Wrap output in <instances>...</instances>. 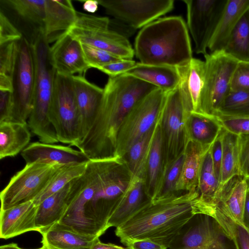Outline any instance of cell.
<instances>
[{
  "instance_id": "7c38bea8",
  "label": "cell",
  "mask_w": 249,
  "mask_h": 249,
  "mask_svg": "<svg viewBox=\"0 0 249 249\" xmlns=\"http://www.w3.org/2000/svg\"><path fill=\"white\" fill-rule=\"evenodd\" d=\"M18 49L12 75L13 109L11 122L27 123L33 108L35 64L32 45L24 36L18 42Z\"/></svg>"
},
{
  "instance_id": "2e32d148",
  "label": "cell",
  "mask_w": 249,
  "mask_h": 249,
  "mask_svg": "<svg viewBox=\"0 0 249 249\" xmlns=\"http://www.w3.org/2000/svg\"><path fill=\"white\" fill-rule=\"evenodd\" d=\"M50 63L55 72L66 76L83 75L90 67L87 64L81 43L67 32L62 34L50 47Z\"/></svg>"
},
{
  "instance_id": "e575fe53",
  "label": "cell",
  "mask_w": 249,
  "mask_h": 249,
  "mask_svg": "<svg viewBox=\"0 0 249 249\" xmlns=\"http://www.w3.org/2000/svg\"><path fill=\"white\" fill-rule=\"evenodd\" d=\"M45 0H4L1 3L9 7L24 21L43 33Z\"/></svg>"
},
{
  "instance_id": "5b68a950",
  "label": "cell",
  "mask_w": 249,
  "mask_h": 249,
  "mask_svg": "<svg viewBox=\"0 0 249 249\" xmlns=\"http://www.w3.org/2000/svg\"><path fill=\"white\" fill-rule=\"evenodd\" d=\"M31 44L35 76L33 108L28 124L40 142L53 144L59 142L49 117L55 71L50 61V46L43 33L36 35Z\"/></svg>"
},
{
  "instance_id": "3957f363",
  "label": "cell",
  "mask_w": 249,
  "mask_h": 249,
  "mask_svg": "<svg viewBox=\"0 0 249 249\" xmlns=\"http://www.w3.org/2000/svg\"><path fill=\"white\" fill-rule=\"evenodd\" d=\"M134 50L140 62L147 65L179 68L193 58L189 31L180 16L159 18L142 28Z\"/></svg>"
},
{
  "instance_id": "f907efd6",
  "label": "cell",
  "mask_w": 249,
  "mask_h": 249,
  "mask_svg": "<svg viewBox=\"0 0 249 249\" xmlns=\"http://www.w3.org/2000/svg\"><path fill=\"white\" fill-rule=\"evenodd\" d=\"M126 246L128 249H167L166 246L148 239L135 240Z\"/></svg>"
},
{
  "instance_id": "6f0895ef",
  "label": "cell",
  "mask_w": 249,
  "mask_h": 249,
  "mask_svg": "<svg viewBox=\"0 0 249 249\" xmlns=\"http://www.w3.org/2000/svg\"><path fill=\"white\" fill-rule=\"evenodd\" d=\"M36 249H49L44 246H42L41 248Z\"/></svg>"
},
{
  "instance_id": "d4e9b609",
  "label": "cell",
  "mask_w": 249,
  "mask_h": 249,
  "mask_svg": "<svg viewBox=\"0 0 249 249\" xmlns=\"http://www.w3.org/2000/svg\"><path fill=\"white\" fill-rule=\"evenodd\" d=\"M219 188L220 183L214 174L210 148L203 156L199 174V196L196 206L199 213L214 217Z\"/></svg>"
},
{
  "instance_id": "e0dca14e",
  "label": "cell",
  "mask_w": 249,
  "mask_h": 249,
  "mask_svg": "<svg viewBox=\"0 0 249 249\" xmlns=\"http://www.w3.org/2000/svg\"><path fill=\"white\" fill-rule=\"evenodd\" d=\"M21 154L26 164L39 163L65 165L86 163L90 160L80 150H75L70 146L38 142L29 144Z\"/></svg>"
},
{
  "instance_id": "11a10c76",
  "label": "cell",
  "mask_w": 249,
  "mask_h": 249,
  "mask_svg": "<svg viewBox=\"0 0 249 249\" xmlns=\"http://www.w3.org/2000/svg\"><path fill=\"white\" fill-rule=\"evenodd\" d=\"M244 222L245 225L249 228V188L247 193L244 207Z\"/></svg>"
},
{
  "instance_id": "ba28073f",
  "label": "cell",
  "mask_w": 249,
  "mask_h": 249,
  "mask_svg": "<svg viewBox=\"0 0 249 249\" xmlns=\"http://www.w3.org/2000/svg\"><path fill=\"white\" fill-rule=\"evenodd\" d=\"M166 93L157 88L128 113L119 130L116 156L123 158L132 145L156 124L161 116Z\"/></svg>"
},
{
  "instance_id": "44dd1931",
  "label": "cell",
  "mask_w": 249,
  "mask_h": 249,
  "mask_svg": "<svg viewBox=\"0 0 249 249\" xmlns=\"http://www.w3.org/2000/svg\"><path fill=\"white\" fill-rule=\"evenodd\" d=\"M76 11L70 0H45L43 34L49 43L55 41L74 23Z\"/></svg>"
},
{
  "instance_id": "bcb514c9",
  "label": "cell",
  "mask_w": 249,
  "mask_h": 249,
  "mask_svg": "<svg viewBox=\"0 0 249 249\" xmlns=\"http://www.w3.org/2000/svg\"><path fill=\"white\" fill-rule=\"evenodd\" d=\"M23 36L4 13L0 12V44L20 40Z\"/></svg>"
},
{
  "instance_id": "7bdbcfd3",
  "label": "cell",
  "mask_w": 249,
  "mask_h": 249,
  "mask_svg": "<svg viewBox=\"0 0 249 249\" xmlns=\"http://www.w3.org/2000/svg\"><path fill=\"white\" fill-rule=\"evenodd\" d=\"M222 126L227 131L237 135H249V117L216 116Z\"/></svg>"
},
{
  "instance_id": "d6986e66",
  "label": "cell",
  "mask_w": 249,
  "mask_h": 249,
  "mask_svg": "<svg viewBox=\"0 0 249 249\" xmlns=\"http://www.w3.org/2000/svg\"><path fill=\"white\" fill-rule=\"evenodd\" d=\"M37 206L33 201L0 210V237L7 239L38 230L36 225Z\"/></svg>"
},
{
  "instance_id": "74e56055",
  "label": "cell",
  "mask_w": 249,
  "mask_h": 249,
  "mask_svg": "<svg viewBox=\"0 0 249 249\" xmlns=\"http://www.w3.org/2000/svg\"><path fill=\"white\" fill-rule=\"evenodd\" d=\"M88 162L72 163L63 166L54 176L44 190L33 201L34 204L38 206L48 197L58 192L72 180L83 174Z\"/></svg>"
},
{
  "instance_id": "f546056e",
  "label": "cell",
  "mask_w": 249,
  "mask_h": 249,
  "mask_svg": "<svg viewBox=\"0 0 249 249\" xmlns=\"http://www.w3.org/2000/svg\"><path fill=\"white\" fill-rule=\"evenodd\" d=\"M31 136L27 123H0V159L18 155L28 146Z\"/></svg>"
},
{
  "instance_id": "9c48e42d",
  "label": "cell",
  "mask_w": 249,
  "mask_h": 249,
  "mask_svg": "<svg viewBox=\"0 0 249 249\" xmlns=\"http://www.w3.org/2000/svg\"><path fill=\"white\" fill-rule=\"evenodd\" d=\"M204 57L205 81L197 113L216 116L221 105L231 91L232 78L238 62L223 51L207 53Z\"/></svg>"
},
{
  "instance_id": "7a4b0ae2",
  "label": "cell",
  "mask_w": 249,
  "mask_h": 249,
  "mask_svg": "<svg viewBox=\"0 0 249 249\" xmlns=\"http://www.w3.org/2000/svg\"><path fill=\"white\" fill-rule=\"evenodd\" d=\"M198 190L152 201L125 222L115 233L125 246L137 240L148 239L166 246L195 214Z\"/></svg>"
},
{
  "instance_id": "9a60e30c",
  "label": "cell",
  "mask_w": 249,
  "mask_h": 249,
  "mask_svg": "<svg viewBox=\"0 0 249 249\" xmlns=\"http://www.w3.org/2000/svg\"><path fill=\"white\" fill-rule=\"evenodd\" d=\"M106 13L135 30L142 28L172 11L173 0H98Z\"/></svg>"
},
{
  "instance_id": "83f0119b",
  "label": "cell",
  "mask_w": 249,
  "mask_h": 249,
  "mask_svg": "<svg viewBox=\"0 0 249 249\" xmlns=\"http://www.w3.org/2000/svg\"><path fill=\"white\" fill-rule=\"evenodd\" d=\"M249 9V0H227L208 46L210 53L223 51L239 19Z\"/></svg>"
},
{
  "instance_id": "680465c9",
  "label": "cell",
  "mask_w": 249,
  "mask_h": 249,
  "mask_svg": "<svg viewBox=\"0 0 249 249\" xmlns=\"http://www.w3.org/2000/svg\"><path fill=\"white\" fill-rule=\"evenodd\" d=\"M248 187H249V185H248Z\"/></svg>"
},
{
  "instance_id": "4fadbf2b",
  "label": "cell",
  "mask_w": 249,
  "mask_h": 249,
  "mask_svg": "<svg viewBox=\"0 0 249 249\" xmlns=\"http://www.w3.org/2000/svg\"><path fill=\"white\" fill-rule=\"evenodd\" d=\"M167 249H234V247L213 217L198 213L182 227Z\"/></svg>"
},
{
  "instance_id": "4316f807",
  "label": "cell",
  "mask_w": 249,
  "mask_h": 249,
  "mask_svg": "<svg viewBox=\"0 0 249 249\" xmlns=\"http://www.w3.org/2000/svg\"><path fill=\"white\" fill-rule=\"evenodd\" d=\"M124 74L148 83L166 93L176 89L181 80L177 67L147 65L140 62L136 63L133 68Z\"/></svg>"
},
{
  "instance_id": "ab89813d",
  "label": "cell",
  "mask_w": 249,
  "mask_h": 249,
  "mask_svg": "<svg viewBox=\"0 0 249 249\" xmlns=\"http://www.w3.org/2000/svg\"><path fill=\"white\" fill-rule=\"evenodd\" d=\"M184 159L183 152L165 168L160 191L154 200L164 199L179 195L177 193L176 186L180 175Z\"/></svg>"
},
{
  "instance_id": "cb8c5ba5",
  "label": "cell",
  "mask_w": 249,
  "mask_h": 249,
  "mask_svg": "<svg viewBox=\"0 0 249 249\" xmlns=\"http://www.w3.org/2000/svg\"><path fill=\"white\" fill-rule=\"evenodd\" d=\"M160 120V117L156 126L147 160L144 183L146 194L152 201L157 198L160 191L164 174V153Z\"/></svg>"
},
{
  "instance_id": "ee69618b",
  "label": "cell",
  "mask_w": 249,
  "mask_h": 249,
  "mask_svg": "<svg viewBox=\"0 0 249 249\" xmlns=\"http://www.w3.org/2000/svg\"><path fill=\"white\" fill-rule=\"evenodd\" d=\"M231 90L249 92V62H238L231 82Z\"/></svg>"
},
{
  "instance_id": "6da1fadb",
  "label": "cell",
  "mask_w": 249,
  "mask_h": 249,
  "mask_svg": "<svg viewBox=\"0 0 249 249\" xmlns=\"http://www.w3.org/2000/svg\"><path fill=\"white\" fill-rule=\"evenodd\" d=\"M157 88L124 74L109 77L92 124L74 146L90 160L116 156L118 133L124 119L140 101Z\"/></svg>"
},
{
  "instance_id": "30bf717a",
  "label": "cell",
  "mask_w": 249,
  "mask_h": 249,
  "mask_svg": "<svg viewBox=\"0 0 249 249\" xmlns=\"http://www.w3.org/2000/svg\"><path fill=\"white\" fill-rule=\"evenodd\" d=\"M190 112L185 104L179 86L166 93L160 120L164 171L184 152L188 140L186 123Z\"/></svg>"
},
{
  "instance_id": "60d3db41",
  "label": "cell",
  "mask_w": 249,
  "mask_h": 249,
  "mask_svg": "<svg viewBox=\"0 0 249 249\" xmlns=\"http://www.w3.org/2000/svg\"><path fill=\"white\" fill-rule=\"evenodd\" d=\"M82 47L85 60L90 68L99 70L105 65L122 59L108 52L90 45L82 44Z\"/></svg>"
},
{
  "instance_id": "7402d4cb",
  "label": "cell",
  "mask_w": 249,
  "mask_h": 249,
  "mask_svg": "<svg viewBox=\"0 0 249 249\" xmlns=\"http://www.w3.org/2000/svg\"><path fill=\"white\" fill-rule=\"evenodd\" d=\"M178 68L181 76L179 86L185 104L190 112H198L205 81V62L193 58L188 64Z\"/></svg>"
},
{
  "instance_id": "b9f144b4",
  "label": "cell",
  "mask_w": 249,
  "mask_h": 249,
  "mask_svg": "<svg viewBox=\"0 0 249 249\" xmlns=\"http://www.w3.org/2000/svg\"><path fill=\"white\" fill-rule=\"evenodd\" d=\"M18 41L0 44V74L12 77L17 57Z\"/></svg>"
},
{
  "instance_id": "f35d334b",
  "label": "cell",
  "mask_w": 249,
  "mask_h": 249,
  "mask_svg": "<svg viewBox=\"0 0 249 249\" xmlns=\"http://www.w3.org/2000/svg\"><path fill=\"white\" fill-rule=\"evenodd\" d=\"M217 116L249 117V92L231 90L221 105Z\"/></svg>"
},
{
  "instance_id": "277c9868",
  "label": "cell",
  "mask_w": 249,
  "mask_h": 249,
  "mask_svg": "<svg viewBox=\"0 0 249 249\" xmlns=\"http://www.w3.org/2000/svg\"><path fill=\"white\" fill-rule=\"evenodd\" d=\"M131 179V174L123 158L115 156L101 160L95 191L78 209L81 222L91 229L107 230L108 221Z\"/></svg>"
},
{
  "instance_id": "836d02e7",
  "label": "cell",
  "mask_w": 249,
  "mask_h": 249,
  "mask_svg": "<svg viewBox=\"0 0 249 249\" xmlns=\"http://www.w3.org/2000/svg\"><path fill=\"white\" fill-rule=\"evenodd\" d=\"M223 52L237 62H249V9L239 19Z\"/></svg>"
},
{
  "instance_id": "484cf974",
  "label": "cell",
  "mask_w": 249,
  "mask_h": 249,
  "mask_svg": "<svg viewBox=\"0 0 249 249\" xmlns=\"http://www.w3.org/2000/svg\"><path fill=\"white\" fill-rule=\"evenodd\" d=\"M248 189L246 179L239 175L234 176L219 188L216 206L221 205L234 221L245 224L244 212Z\"/></svg>"
},
{
  "instance_id": "ffe728a7",
  "label": "cell",
  "mask_w": 249,
  "mask_h": 249,
  "mask_svg": "<svg viewBox=\"0 0 249 249\" xmlns=\"http://www.w3.org/2000/svg\"><path fill=\"white\" fill-rule=\"evenodd\" d=\"M144 183L142 179L131 178L108 221V229L120 226L152 201L146 194Z\"/></svg>"
},
{
  "instance_id": "603a6c76",
  "label": "cell",
  "mask_w": 249,
  "mask_h": 249,
  "mask_svg": "<svg viewBox=\"0 0 249 249\" xmlns=\"http://www.w3.org/2000/svg\"><path fill=\"white\" fill-rule=\"evenodd\" d=\"M40 233L42 246L49 249H91L99 239L81 234L58 222Z\"/></svg>"
},
{
  "instance_id": "c3c4849f",
  "label": "cell",
  "mask_w": 249,
  "mask_h": 249,
  "mask_svg": "<svg viewBox=\"0 0 249 249\" xmlns=\"http://www.w3.org/2000/svg\"><path fill=\"white\" fill-rule=\"evenodd\" d=\"M223 127L210 147L211 157L213 164V170L215 177L218 181L221 182V164L222 157V134Z\"/></svg>"
},
{
  "instance_id": "4dcf8cb0",
  "label": "cell",
  "mask_w": 249,
  "mask_h": 249,
  "mask_svg": "<svg viewBox=\"0 0 249 249\" xmlns=\"http://www.w3.org/2000/svg\"><path fill=\"white\" fill-rule=\"evenodd\" d=\"M188 140L205 147H210L221 132L223 127L216 116L191 112L186 123Z\"/></svg>"
},
{
  "instance_id": "816d5d0a",
  "label": "cell",
  "mask_w": 249,
  "mask_h": 249,
  "mask_svg": "<svg viewBox=\"0 0 249 249\" xmlns=\"http://www.w3.org/2000/svg\"><path fill=\"white\" fill-rule=\"evenodd\" d=\"M0 90L13 91L12 79L11 76L0 74Z\"/></svg>"
},
{
  "instance_id": "f5cc1de1",
  "label": "cell",
  "mask_w": 249,
  "mask_h": 249,
  "mask_svg": "<svg viewBox=\"0 0 249 249\" xmlns=\"http://www.w3.org/2000/svg\"><path fill=\"white\" fill-rule=\"evenodd\" d=\"M91 249H128L112 243H104L99 239L93 245Z\"/></svg>"
},
{
  "instance_id": "8fae6325",
  "label": "cell",
  "mask_w": 249,
  "mask_h": 249,
  "mask_svg": "<svg viewBox=\"0 0 249 249\" xmlns=\"http://www.w3.org/2000/svg\"><path fill=\"white\" fill-rule=\"evenodd\" d=\"M63 166L39 163L26 164L11 178L0 192V210L33 201Z\"/></svg>"
},
{
  "instance_id": "f1b7e54d",
  "label": "cell",
  "mask_w": 249,
  "mask_h": 249,
  "mask_svg": "<svg viewBox=\"0 0 249 249\" xmlns=\"http://www.w3.org/2000/svg\"><path fill=\"white\" fill-rule=\"evenodd\" d=\"M211 147V146H210ZM210 147L188 140L184 153V159L180 175L176 186V192L185 193L197 190L199 174L202 160Z\"/></svg>"
},
{
  "instance_id": "d6a6232c",
  "label": "cell",
  "mask_w": 249,
  "mask_h": 249,
  "mask_svg": "<svg viewBox=\"0 0 249 249\" xmlns=\"http://www.w3.org/2000/svg\"><path fill=\"white\" fill-rule=\"evenodd\" d=\"M156 126L134 143L123 158L131 178H138L145 182L147 160Z\"/></svg>"
},
{
  "instance_id": "ac0fdd59",
  "label": "cell",
  "mask_w": 249,
  "mask_h": 249,
  "mask_svg": "<svg viewBox=\"0 0 249 249\" xmlns=\"http://www.w3.org/2000/svg\"><path fill=\"white\" fill-rule=\"evenodd\" d=\"M72 78L80 114L82 140L94 121L103 97L104 89L89 82L84 75H73Z\"/></svg>"
},
{
  "instance_id": "f6af8a7d",
  "label": "cell",
  "mask_w": 249,
  "mask_h": 249,
  "mask_svg": "<svg viewBox=\"0 0 249 249\" xmlns=\"http://www.w3.org/2000/svg\"><path fill=\"white\" fill-rule=\"evenodd\" d=\"M238 136L239 176L246 179L249 185V135Z\"/></svg>"
},
{
  "instance_id": "8992f818",
  "label": "cell",
  "mask_w": 249,
  "mask_h": 249,
  "mask_svg": "<svg viewBox=\"0 0 249 249\" xmlns=\"http://www.w3.org/2000/svg\"><path fill=\"white\" fill-rule=\"evenodd\" d=\"M49 117L59 142L75 146L80 142V118L72 76L55 72Z\"/></svg>"
},
{
  "instance_id": "5bb4252c",
  "label": "cell",
  "mask_w": 249,
  "mask_h": 249,
  "mask_svg": "<svg viewBox=\"0 0 249 249\" xmlns=\"http://www.w3.org/2000/svg\"><path fill=\"white\" fill-rule=\"evenodd\" d=\"M187 8V26L197 54L206 55L210 42L227 0H183Z\"/></svg>"
},
{
  "instance_id": "52a82bcc",
  "label": "cell",
  "mask_w": 249,
  "mask_h": 249,
  "mask_svg": "<svg viewBox=\"0 0 249 249\" xmlns=\"http://www.w3.org/2000/svg\"><path fill=\"white\" fill-rule=\"evenodd\" d=\"M73 25L67 31L82 44L108 52L121 58L132 59L134 50L126 36L110 27L108 18L77 12Z\"/></svg>"
},
{
  "instance_id": "7dc6e473",
  "label": "cell",
  "mask_w": 249,
  "mask_h": 249,
  "mask_svg": "<svg viewBox=\"0 0 249 249\" xmlns=\"http://www.w3.org/2000/svg\"><path fill=\"white\" fill-rule=\"evenodd\" d=\"M136 62L133 59H122L105 65L99 70L107 74L109 77H115L125 73L133 68Z\"/></svg>"
},
{
  "instance_id": "d590c367",
  "label": "cell",
  "mask_w": 249,
  "mask_h": 249,
  "mask_svg": "<svg viewBox=\"0 0 249 249\" xmlns=\"http://www.w3.org/2000/svg\"><path fill=\"white\" fill-rule=\"evenodd\" d=\"M238 138V135L224 128L222 139V157L220 188L232 177L239 175Z\"/></svg>"
},
{
  "instance_id": "1f68e13d",
  "label": "cell",
  "mask_w": 249,
  "mask_h": 249,
  "mask_svg": "<svg viewBox=\"0 0 249 249\" xmlns=\"http://www.w3.org/2000/svg\"><path fill=\"white\" fill-rule=\"evenodd\" d=\"M70 187V183L37 206L36 225L38 232L49 228L61 219L69 207Z\"/></svg>"
},
{
  "instance_id": "9f6ffc18",
  "label": "cell",
  "mask_w": 249,
  "mask_h": 249,
  "mask_svg": "<svg viewBox=\"0 0 249 249\" xmlns=\"http://www.w3.org/2000/svg\"><path fill=\"white\" fill-rule=\"evenodd\" d=\"M0 249H23L19 248L17 244L11 243L5 245H2L0 247Z\"/></svg>"
},
{
  "instance_id": "8d00e7d4",
  "label": "cell",
  "mask_w": 249,
  "mask_h": 249,
  "mask_svg": "<svg viewBox=\"0 0 249 249\" xmlns=\"http://www.w3.org/2000/svg\"><path fill=\"white\" fill-rule=\"evenodd\" d=\"M214 218L231 241L234 249H249V228L234 221L220 205L216 206Z\"/></svg>"
},
{
  "instance_id": "db71d44e",
  "label": "cell",
  "mask_w": 249,
  "mask_h": 249,
  "mask_svg": "<svg viewBox=\"0 0 249 249\" xmlns=\"http://www.w3.org/2000/svg\"><path fill=\"white\" fill-rule=\"evenodd\" d=\"M83 1V8L85 11L94 13L97 11L99 5L97 0H88Z\"/></svg>"
},
{
  "instance_id": "681fc988",
  "label": "cell",
  "mask_w": 249,
  "mask_h": 249,
  "mask_svg": "<svg viewBox=\"0 0 249 249\" xmlns=\"http://www.w3.org/2000/svg\"><path fill=\"white\" fill-rule=\"evenodd\" d=\"M13 105L12 91L0 90V123L10 121Z\"/></svg>"
}]
</instances>
